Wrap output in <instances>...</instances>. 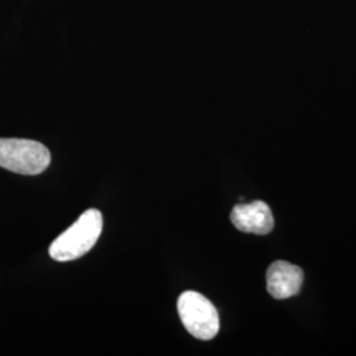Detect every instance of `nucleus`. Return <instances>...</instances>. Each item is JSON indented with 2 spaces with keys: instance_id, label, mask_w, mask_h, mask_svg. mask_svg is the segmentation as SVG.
<instances>
[{
  "instance_id": "obj_4",
  "label": "nucleus",
  "mask_w": 356,
  "mask_h": 356,
  "mask_svg": "<svg viewBox=\"0 0 356 356\" xmlns=\"http://www.w3.org/2000/svg\"><path fill=\"white\" fill-rule=\"evenodd\" d=\"M229 218L236 229L247 234L267 235L275 227L272 210L263 201L236 204Z\"/></svg>"
},
{
  "instance_id": "obj_1",
  "label": "nucleus",
  "mask_w": 356,
  "mask_h": 356,
  "mask_svg": "<svg viewBox=\"0 0 356 356\" xmlns=\"http://www.w3.org/2000/svg\"><path fill=\"white\" fill-rule=\"evenodd\" d=\"M103 229L102 213L89 209L64 231L49 247V254L56 261H72L88 254L98 242Z\"/></svg>"
},
{
  "instance_id": "obj_3",
  "label": "nucleus",
  "mask_w": 356,
  "mask_h": 356,
  "mask_svg": "<svg viewBox=\"0 0 356 356\" xmlns=\"http://www.w3.org/2000/svg\"><path fill=\"white\" fill-rule=\"evenodd\" d=\"M178 314L185 329L201 341H210L219 331L216 306L201 293L188 291L178 298Z\"/></svg>"
},
{
  "instance_id": "obj_2",
  "label": "nucleus",
  "mask_w": 356,
  "mask_h": 356,
  "mask_svg": "<svg viewBox=\"0 0 356 356\" xmlns=\"http://www.w3.org/2000/svg\"><path fill=\"white\" fill-rule=\"evenodd\" d=\"M49 149L36 140L0 138V166L24 176H36L51 165Z\"/></svg>"
},
{
  "instance_id": "obj_5",
  "label": "nucleus",
  "mask_w": 356,
  "mask_h": 356,
  "mask_svg": "<svg viewBox=\"0 0 356 356\" xmlns=\"http://www.w3.org/2000/svg\"><path fill=\"white\" fill-rule=\"evenodd\" d=\"M304 284V270L288 261H275L267 270V289L276 300H286L298 294Z\"/></svg>"
}]
</instances>
